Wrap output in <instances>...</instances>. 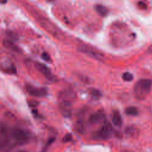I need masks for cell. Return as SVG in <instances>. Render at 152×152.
I'll use <instances>...</instances> for the list:
<instances>
[{"label":"cell","mask_w":152,"mask_h":152,"mask_svg":"<svg viewBox=\"0 0 152 152\" xmlns=\"http://www.w3.org/2000/svg\"><path fill=\"white\" fill-rule=\"evenodd\" d=\"M152 87V81L150 79H141L138 81L134 87L135 97L142 100L149 94Z\"/></svg>","instance_id":"cell-1"},{"label":"cell","mask_w":152,"mask_h":152,"mask_svg":"<svg viewBox=\"0 0 152 152\" xmlns=\"http://www.w3.org/2000/svg\"><path fill=\"white\" fill-rule=\"evenodd\" d=\"M113 133V128L109 122H104L102 126L93 134V138L94 140H102L109 138Z\"/></svg>","instance_id":"cell-2"},{"label":"cell","mask_w":152,"mask_h":152,"mask_svg":"<svg viewBox=\"0 0 152 152\" xmlns=\"http://www.w3.org/2000/svg\"><path fill=\"white\" fill-rule=\"evenodd\" d=\"M36 68L43 75H44L47 79L51 81H54L56 80V77L52 75L50 69L45 64L40 62L35 63Z\"/></svg>","instance_id":"cell-3"},{"label":"cell","mask_w":152,"mask_h":152,"mask_svg":"<svg viewBox=\"0 0 152 152\" xmlns=\"http://www.w3.org/2000/svg\"><path fill=\"white\" fill-rule=\"evenodd\" d=\"M26 88L27 91L33 96L43 97L47 94V90L45 88L36 87L30 84L26 85Z\"/></svg>","instance_id":"cell-4"},{"label":"cell","mask_w":152,"mask_h":152,"mask_svg":"<svg viewBox=\"0 0 152 152\" xmlns=\"http://www.w3.org/2000/svg\"><path fill=\"white\" fill-rule=\"evenodd\" d=\"M80 51L83 52V53H86L87 55H89L91 57H93L96 59L100 60L103 58V56L102 54L99 53V52L96 50L95 49H93L92 48H90L89 46H87L86 45L81 46L80 48Z\"/></svg>","instance_id":"cell-5"},{"label":"cell","mask_w":152,"mask_h":152,"mask_svg":"<svg viewBox=\"0 0 152 152\" xmlns=\"http://www.w3.org/2000/svg\"><path fill=\"white\" fill-rule=\"evenodd\" d=\"M72 103L71 101L62 100L59 103V110L65 117H69L72 113Z\"/></svg>","instance_id":"cell-6"},{"label":"cell","mask_w":152,"mask_h":152,"mask_svg":"<svg viewBox=\"0 0 152 152\" xmlns=\"http://www.w3.org/2000/svg\"><path fill=\"white\" fill-rule=\"evenodd\" d=\"M104 113L101 110H98L90 115L89 118V121L91 124H97L104 121Z\"/></svg>","instance_id":"cell-7"},{"label":"cell","mask_w":152,"mask_h":152,"mask_svg":"<svg viewBox=\"0 0 152 152\" xmlns=\"http://www.w3.org/2000/svg\"><path fill=\"white\" fill-rule=\"evenodd\" d=\"M59 99L62 100L66 101H71L75 98V93L71 90H66L61 91L58 95Z\"/></svg>","instance_id":"cell-8"},{"label":"cell","mask_w":152,"mask_h":152,"mask_svg":"<svg viewBox=\"0 0 152 152\" xmlns=\"http://www.w3.org/2000/svg\"><path fill=\"white\" fill-rule=\"evenodd\" d=\"M112 123L117 127H121L122 125V117L119 112L117 110H115L113 112L112 117Z\"/></svg>","instance_id":"cell-9"},{"label":"cell","mask_w":152,"mask_h":152,"mask_svg":"<svg viewBox=\"0 0 152 152\" xmlns=\"http://www.w3.org/2000/svg\"><path fill=\"white\" fill-rule=\"evenodd\" d=\"M95 10H96V12L100 15H101L102 17L106 16L109 12V11L106 7H104L102 5H100V4L96 5L95 6Z\"/></svg>","instance_id":"cell-10"},{"label":"cell","mask_w":152,"mask_h":152,"mask_svg":"<svg viewBox=\"0 0 152 152\" xmlns=\"http://www.w3.org/2000/svg\"><path fill=\"white\" fill-rule=\"evenodd\" d=\"M90 94L91 97L94 100H99L102 96V92L96 88H91L90 90Z\"/></svg>","instance_id":"cell-11"},{"label":"cell","mask_w":152,"mask_h":152,"mask_svg":"<svg viewBox=\"0 0 152 152\" xmlns=\"http://www.w3.org/2000/svg\"><path fill=\"white\" fill-rule=\"evenodd\" d=\"M125 113L128 115L135 116L138 114V110L137 108L134 106H129L125 109Z\"/></svg>","instance_id":"cell-12"},{"label":"cell","mask_w":152,"mask_h":152,"mask_svg":"<svg viewBox=\"0 0 152 152\" xmlns=\"http://www.w3.org/2000/svg\"><path fill=\"white\" fill-rule=\"evenodd\" d=\"M122 78L124 81H131L133 79V75L131 73L129 72H126L123 74Z\"/></svg>","instance_id":"cell-13"},{"label":"cell","mask_w":152,"mask_h":152,"mask_svg":"<svg viewBox=\"0 0 152 152\" xmlns=\"http://www.w3.org/2000/svg\"><path fill=\"white\" fill-rule=\"evenodd\" d=\"M126 132L127 134L129 135H135L136 134H137V129L133 126H130L126 128Z\"/></svg>","instance_id":"cell-14"},{"label":"cell","mask_w":152,"mask_h":152,"mask_svg":"<svg viewBox=\"0 0 152 152\" xmlns=\"http://www.w3.org/2000/svg\"><path fill=\"white\" fill-rule=\"evenodd\" d=\"M42 58L43 59H44L45 61H47V62H51V59L50 56L49 55L48 53H46V52H43L42 55Z\"/></svg>","instance_id":"cell-15"},{"label":"cell","mask_w":152,"mask_h":152,"mask_svg":"<svg viewBox=\"0 0 152 152\" xmlns=\"http://www.w3.org/2000/svg\"><path fill=\"white\" fill-rule=\"evenodd\" d=\"M38 103H39L37 101H35V100H30V101L28 102V104L29 106L32 107H34L36 106H37Z\"/></svg>","instance_id":"cell-16"},{"label":"cell","mask_w":152,"mask_h":152,"mask_svg":"<svg viewBox=\"0 0 152 152\" xmlns=\"http://www.w3.org/2000/svg\"><path fill=\"white\" fill-rule=\"evenodd\" d=\"M72 139V135L70 134H67L66 135H65V137L63 138V141L64 142H68Z\"/></svg>","instance_id":"cell-17"},{"label":"cell","mask_w":152,"mask_h":152,"mask_svg":"<svg viewBox=\"0 0 152 152\" xmlns=\"http://www.w3.org/2000/svg\"><path fill=\"white\" fill-rule=\"evenodd\" d=\"M148 52L149 53H152V45L150 46L148 49Z\"/></svg>","instance_id":"cell-18"},{"label":"cell","mask_w":152,"mask_h":152,"mask_svg":"<svg viewBox=\"0 0 152 152\" xmlns=\"http://www.w3.org/2000/svg\"><path fill=\"white\" fill-rule=\"evenodd\" d=\"M50 1H53V0H50Z\"/></svg>","instance_id":"cell-19"}]
</instances>
